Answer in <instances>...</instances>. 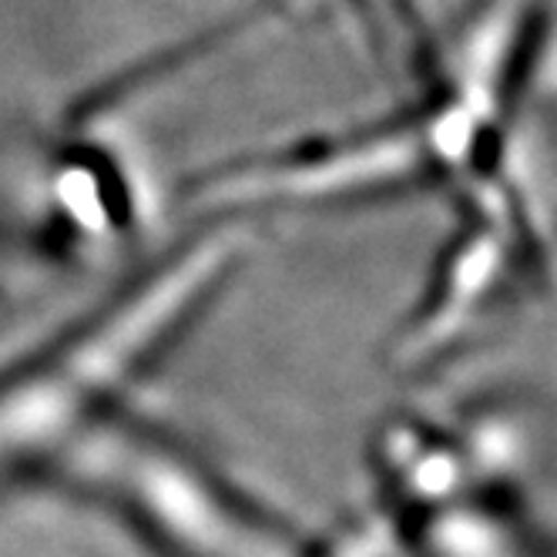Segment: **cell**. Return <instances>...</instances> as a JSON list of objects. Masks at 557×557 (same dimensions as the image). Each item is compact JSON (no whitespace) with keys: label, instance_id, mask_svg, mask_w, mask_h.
<instances>
[{"label":"cell","instance_id":"cell-1","mask_svg":"<svg viewBox=\"0 0 557 557\" xmlns=\"http://www.w3.org/2000/svg\"><path fill=\"white\" fill-rule=\"evenodd\" d=\"M534 0H491L450 45L430 91L336 141L243 158L188 188L198 219H246L463 191L494 165L528 101Z\"/></svg>","mask_w":557,"mask_h":557},{"label":"cell","instance_id":"cell-2","mask_svg":"<svg viewBox=\"0 0 557 557\" xmlns=\"http://www.w3.org/2000/svg\"><path fill=\"white\" fill-rule=\"evenodd\" d=\"M246 219H202L178 249L0 373V491L54 467L222 296L252 246Z\"/></svg>","mask_w":557,"mask_h":557}]
</instances>
